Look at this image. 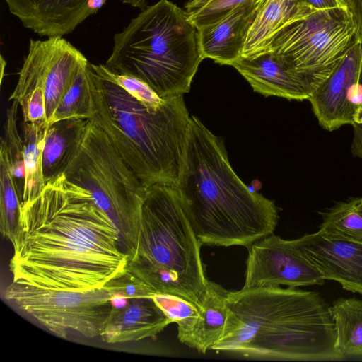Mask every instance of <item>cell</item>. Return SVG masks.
Returning <instances> with one entry per match:
<instances>
[{"instance_id":"7","label":"cell","mask_w":362,"mask_h":362,"mask_svg":"<svg viewBox=\"0 0 362 362\" xmlns=\"http://www.w3.org/2000/svg\"><path fill=\"white\" fill-rule=\"evenodd\" d=\"M64 175L90 192L117 228L124 250L132 258L136 252L146 188L107 134L91 119L80 149Z\"/></svg>"},{"instance_id":"12","label":"cell","mask_w":362,"mask_h":362,"mask_svg":"<svg viewBox=\"0 0 362 362\" xmlns=\"http://www.w3.org/2000/svg\"><path fill=\"white\" fill-rule=\"evenodd\" d=\"M362 65V43L358 40L328 78L310 95L313 111L320 125L334 131L352 124L358 107L346 99L348 88L358 82Z\"/></svg>"},{"instance_id":"21","label":"cell","mask_w":362,"mask_h":362,"mask_svg":"<svg viewBox=\"0 0 362 362\" xmlns=\"http://www.w3.org/2000/svg\"><path fill=\"white\" fill-rule=\"evenodd\" d=\"M334 323V349L343 358L362 356V300L339 298L329 307Z\"/></svg>"},{"instance_id":"6","label":"cell","mask_w":362,"mask_h":362,"mask_svg":"<svg viewBox=\"0 0 362 362\" xmlns=\"http://www.w3.org/2000/svg\"><path fill=\"white\" fill-rule=\"evenodd\" d=\"M201 245L175 187L161 183L148 187L136 252L127 270L155 293L177 296L200 308L209 281Z\"/></svg>"},{"instance_id":"16","label":"cell","mask_w":362,"mask_h":362,"mask_svg":"<svg viewBox=\"0 0 362 362\" xmlns=\"http://www.w3.org/2000/svg\"><path fill=\"white\" fill-rule=\"evenodd\" d=\"M173 321L152 296L129 298L122 308L113 307L100 337L110 343H123L153 337Z\"/></svg>"},{"instance_id":"33","label":"cell","mask_w":362,"mask_h":362,"mask_svg":"<svg viewBox=\"0 0 362 362\" xmlns=\"http://www.w3.org/2000/svg\"><path fill=\"white\" fill-rule=\"evenodd\" d=\"M300 1L315 11L344 7L339 0H300Z\"/></svg>"},{"instance_id":"8","label":"cell","mask_w":362,"mask_h":362,"mask_svg":"<svg viewBox=\"0 0 362 362\" xmlns=\"http://www.w3.org/2000/svg\"><path fill=\"white\" fill-rule=\"evenodd\" d=\"M356 40L353 16L349 8L340 7L315 11L291 22L260 50L279 56L306 78L313 93Z\"/></svg>"},{"instance_id":"34","label":"cell","mask_w":362,"mask_h":362,"mask_svg":"<svg viewBox=\"0 0 362 362\" xmlns=\"http://www.w3.org/2000/svg\"><path fill=\"white\" fill-rule=\"evenodd\" d=\"M346 99L356 107L362 106V84L359 82L353 83L346 91Z\"/></svg>"},{"instance_id":"2","label":"cell","mask_w":362,"mask_h":362,"mask_svg":"<svg viewBox=\"0 0 362 362\" xmlns=\"http://www.w3.org/2000/svg\"><path fill=\"white\" fill-rule=\"evenodd\" d=\"M202 245L248 247L274 233L277 209L233 170L223 139L190 117L185 152L174 186Z\"/></svg>"},{"instance_id":"4","label":"cell","mask_w":362,"mask_h":362,"mask_svg":"<svg viewBox=\"0 0 362 362\" xmlns=\"http://www.w3.org/2000/svg\"><path fill=\"white\" fill-rule=\"evenodd\" d=\"M93 119L142 185L175 186L182 168L190 117L183 95L150 109L94 71Z\"/></svg>"},{"instance_id":"17","label":"cell","mask_w":362,"mask_h":362,"mask_svg":"<svg viewBox=\"0 0 362 362\" xmlns=\"http://www.w3.org/2000/svg\"><path fill=\"white\" fill-rule=\"evenodd\" d=\"M50 49V37L45 40H30L17 84L9 96L10 100L19 104L23 122L47 121L45 83Z\"/></svg>"},{"instance_id":"15","label":"cell","mask_w":362,"mask_h":362,"mask_svg":"<svg viewBox=\"0 0 362 362\" xmlns=\"http://www.w3.org/2000/svg\"><path fill=\"white\" fill-rule=\"evenodd\" d=\"M262 1L245 2L217 22L198 29L203 59L232 66L242 55L246 35Z\"/></svg>"},{"instance_id":"22","label":"cell","mask_w":362,"mask_h":362,"mask_svg":"<svg viewBox=\"0 0 362 362\" xmlns=\"http://www.w3.org/2000/svg\"><path fill=\"white\" fill-rule=\"evenodd\" d=\"M48 127L47 121L23 122L22 136L25 182L21 202L33 200L46 185L42 171V156Z\"/></svg>"},{"instance_id":"35","label":"cell","mask_w":362,"mask_h":362,"mask_svg":"<svg viewBox=\"0 0 362 362\" xmlns=\"http://www.w3.org/2000/svg\"><path fill=\"white\" fill-rule=\"evenodd\" d=\"M129 298L120 293H115L111 298V303L116 308H122L127 305Z\"/></svg>"},{"instance_id":"36","label":"cell","mask_w":362,"mask_h":362,"mask_svg":"<svg viewBox=\"0 0 362 362\" xmlns=\"http://www.w3.org/2000/svg\"><path fill=\"white\" fill-rule=\"evenodd\" d=\"M339 1L344 7H347V8H349L352 4V3L354 1V0H339Z\"/></svg>"},{"instance_id":"11","label":"cell","mask_w":362,"mask_h":362,"mask_svg":"<svg viewBox=\"0 0 362 362\" xmlns=\"http://www.w3.org/2000/svg\"><path fill=\"white\" fill-rule=\"evenodd\" d=\"M322 278L362 294V241L320 229L294 240Z\"/></svg>"},{"instance_id":"10","label":"cell","mask_w":362,"mask_h":362,"mask_svg":"<svg viewBox=\"0 0 362 362\" xmlns=\"http://www.w3.org/2000/svg\"><path fill=\"white\" fill-rule=\"evenodd\" d=\"M243 288L269 286L296 288L322 285L325 279L298 248L294 240L272 233L248 247Z\"/></svg>"},{"instance_id":"26","label":"cell","mask_w":362,"mask_h":362,"mask_svg":"<svg viewBox=\"0 0 362 362\" xmlns=\"http://www.w3.org/2000/svg\"><path fill=\"white\" fill-rule=\"evenodd\" d=\"M20 107L16 101H12L7 109L6 119L4 125V136H1L8 150L12 173L18 187L21 200L25 182V169L24 165V143L23 136L19 133L18 109Z\"/></svg>"},{"instance_id":"28","label":"cell","mask_w":362,"mask_h":362,"mask_svg":"<svg viewBox=\"0 0 362 362\" xmlns=\"http://www.w3.org/2000/svg\"><path fill=\"white\" fill-rule=\"evenodd\" d=\"M152 298L168 317L177 325L178 339L192 328L200 315V308L175 295L155 293Z\"/></svg>"},{"instance_id":"32","label":"cell","mask_w":362,"mask_h":362,"mask_svg":"<svg viewBox=\"0 0 362 362\" xmlns=\"http://www.w3.org/2000/svg\"><path fill=\"white\" fill-rule=\"evenodd\" d=\"M349 9L356 26L357 40L362 43V0H354Z\"/></svg>"},{"instance_id":"24","label":"cell","mask_w":362,"mask_h":362,"mask_svg":"<svg viewBox=\"0 0 362 362\" xmlns=\"http://www.w3.org/2000/svg\"><path fill=\"white\" fill-rule=\"evenodd\" d=\"M21 196L12 173L7 146L0 142V231L11 243L18 222Z\"/></svg>"},{"instance_id":"29","label":"cell","mask_w":362,"mask_h":362,"mask_svg":"<svg viewBox=\"0 0 362 362\" xmlns=\"http://www.w3.org/2000/svg\"><path fill=\"white\" fill-rule=\"evenodd\" d=\"M251 0H189L185 12L198 29L213 24L238 6Z\"/></svg>"},{"instance_id":"13","label":"cell","mask_w":362,"mask_h":362,"mask_svg":"<svg viewBox=\"0 0 362 362\" xmlns=\"http://www.w3.org/2000/svg\"><path fill=\"white\" fill-rule=\"evenodd\" d=\"M23 25L42 37L71 33L107 0H4Z\"/></svg>"},{"instance_id":"20","label":"cell","mask_w":362,"mask_h":362,"mask_svg":"<svg viewBox=\"0 0 362 362\" xmlns=\"http://www.w3.org/2000/svg\"><path fill=\"white\" fill-rule=\"evenodd\" d=\"M228 291L219 284L208 281L200 315L189 331L179 341L206 354L221 337L226 324Z\"/></svg>"},{"instance_id":"19","label":"cell","mask_w":362,"mask_h":362,"mask_svg":"<svg viewBox=\"0 0 362 362\" xmlns=\"http://www.w3.org/2000/svg\"><path fill=\"white\" fill-rule=\"evenodd\" d=\"M314 11L300 0H262L246 35L241 56L263 49L287 24Z\"/></svg>"},{"instance_id":"37","label":"cell","mask_w":362,"mask_h":362,"mask_svg":"<svg viewBox=\"0 0 362 362\" xmlns=\"http://www.w3.org/2000/svg\"><path fill=\"white\" fill-rule=\"evenodd\" d=\"M358 82L362 84V65H361V71H360Z\"/></svg>"},{"instance_id":"1","label":"cell","mask_w":362,"mask_h":362,"mask_svg":"<svg viewBox=\"0 0 362 362\" xmlns=\"http://www.w3.org/2000/svg\"><path fill=\"white\" fill-rule=\"evenodd\" d=\"M11 243L12 282L47 289L102 288L125 272L129 259L115 223L64 174L21 202Z\"/></svg>"},{"instance_id":"23","label":"cell","mask_w":362,"mask_h":362,"mask_svg":"<svg viewBox=\"0 0 362 362\" xmlns=\"http://www.w3.org/2000/svg\"><path fill=\"white\" fill-rule=\"evenodd\" d=\"M93 86L94 71L88 62L62 98L48 125L66 119H92L96 112Z\"/></svg>"},{"instance_id":"14","label":"cell","mask_w":362,"mask_h":362,"mask_svg":"<svg viewBox=\"0 0 362 362\" xmlns=\"http://www.w3.org/2000/svg\"><path fill=\"white\" fill-rule=\"evenodd\" d=\"M232 66L247 81L255 91L265 96L303 100H308L313 93L305 78L269 50L241 56Z\"/></svg>"},{"instance_id":"18","label":"cell","mask_w":362,"mask_h":362,"mask_svg":"<svg viewBox=\"0 0 362 362\" xmlns=\"http://www.w3.org/2000/svg\"><path fill=\"white\" fill-rule=\"evenodd\" d=\"M88 122L71 118L49 125L42 156L45 184L64 174L80 149Z\"/></svg>"},{"instance_id":"27","label":"cell","mask_w":362,"mask_h":362,"mask_svg":"<svg viewBox=\"0 0 362 362\" xmlns=\"http://www.w3.org/2000/svg\"><path fill=\"white\" fill-rule=\"evenodd\" d=\"M91 66L103 80L115 83L132 97L150 109H157L163 103L160 98L141 80L126 74L117 72L106 64H93Z\"/></svg>"},{"instance_id":"25","label":"cell","mask_w":362,"mask_h":362,"mask_svg":"<svg viewBox=\"0 0 362 362\" xmlns=\"http://www.w3.org/2000/svg\"><path fill=\"white\" fill-rule=\"evenodd\" d=\"M320 228L362 241V197L339 202L323 213Z\"/></svg>"},{"instance_id":"5","label":"cell","mask_w":362,"mask_h":362,"mask_svg":"<svg viewBox=\"0 0 362 362\" xmlns=\"http://www.w3.org/2000/svg\"><path fill=\"white\" fill-rule=\"evenodd\" d=\"M113 42L105 64L141 80L160 98L188 93L204 59L197 28L169 0L141 10Z\"/></svg>"},{"instance_id":"3","label":"cell","mask_w":362,"mask_h":362,"mask_svg":"<svg viewBox=\"0 0 362 362\" xmlns=\"http://www.w3.org/2000/svg\"><path fill=\"white\" fill-rule=\"evenodd\" d=\"M216 352L281 361H332L336 331L329 305L315 291L269 286L228 291Z\"/></svg>"},{"instance_id":"30","label":"cell","mask_w":362,"mask_h":362,"mask_svg":"<svg viewBox=\"0 0 362 362\" xmlns=\"http://www.w3.org/2000/svg\"><path fill=\"white\" fill-rule=\"evenodd\" d=\"M110 284L117 293L125 296L127 298H139L152 296L155 292L147 285L131 274L127 269L125 272Z\"/></svg>"},{"instance_id":"31","label":"cell","mask_w":362,"mask_h":362,"mask_svg":"<svg viewBox=\"0 0 362 362\" xmlns=\"http://www.w3.org/2000/svg\"><path fill=\"white\" fill-rule=\"evenodd\" d=\"M351 125L354 128V138L351 151L354 156L362 159V106L357 108Z\"/></svg>"},{"instance_id":"9","label":"cell","mask_w":362,"mask_h":362,"mask_svg":"<svg viewBox=\"0 0 362 362\" xmlns=\"http://www.w3.org/2000/svg\"><path fill=\"white\" fill-rule=\"evenodd\" d=\"M115 293L110 283L100 289L79 292L11 282L4 290L3 297L49 332L66 339L72 334L100 337L112 310L111 298Z\"/></svg>"}]
</instances>
